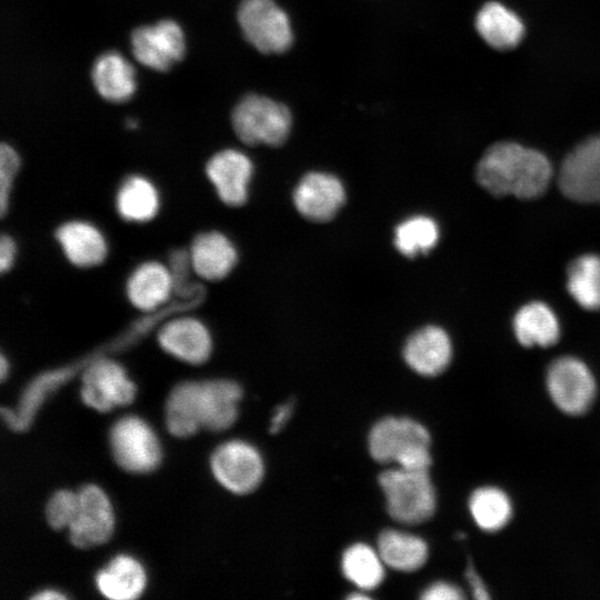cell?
<instances>
[{
	"mask_svg": "<svg viewBox=\"0 0 600 600\" xmlns=\"http://www.w3.org/2000/svg\"><path fill=\"white\" fill-rule=\"evenodd\" d=\"M552 173V166L543 153L510 141L489 147L476 169L477 180L487 191L519 199L542 196Z\"/></svg>",
	"mask_w": 600,
	"mask_h": 600,
	"instance_id": "obj_1",
	"label": "cell"
},
{
	"mask_svg": "<svg viewBox=\"0 0 600 600\" xmlns=\"http://www.w3.org/2000/svg\"><path fill=\"white\" fill-rule=\"evenodd\" d=\"M429 446L428 430L409 418H384L373 426L369 434V451L376 461L396 462L407 470L429 469Z\"/></svg>",
	"mask_w": 600,
	"mask_h": 600,
	"instance_id": "obj_2",
	"label": "cell"
},
{
	"mask_svg": "<svg viewBox=\"0 0 600 600\" xmlns=\"http://www.w3.org/2000/svg\"><path fill=\"white\" fill-rule=\"evenodd\" d=\"M133 343L129 331L119 336L113 343H108L89 361L82 372L81 398L83 402L101 412H107L117 406H127L132 402L136 387L126 374L121 364L114 360L103 358L109 349H119Z\"/></svg>",
	"mask_w": 600,
	"mask_h": 600,
	"instance_id": "obj_3",
	"label": "cell"
},
{
	"mask_svg": "<svg viewBox=\"0 0 600 600\" xmlns=\"http://www.w3.org/2000/svg\"><path fill=\"white\" fill-rule=\"evenodd\" d=\"M387 510L397 521L418 524L436 509V492L428 470L390 469L379 476Z\"/></svg>",
	"mask_w": 600,
	"mask_h": 600,
	"instance_id": "obj_4",
	"label": "cell"
},
{
	"mask_svg": "<svg viewBox=\"0 0 600 600\" xmlns=\"http://www.w3.org/2000/svg\"><path fill=\"white\" fill-rule=\"evenodd\" d=\"M231 120L237 137L251 146L283 143L292 124L290 110L283 103L259 94L242 98Z\"/></svg>",
	"mask_w": 600,
	"mask_h": 600,
	"instance_id": "obj_5",
	"label": "cell"
},
{
	"mask_svg": "<svg viewBox=\"0 0 600 600\" xmlns=\"http://www.w3.org/2000/svg\"><path fill=\"white\" fill-rule=\"evenodd\" d=\"M238 22L247 41L262 53H282L292 44L290 19L273 0H242Z\"/></svg>",
	"mask_w": 600,
	"mask_h": 600,
	"instance_id": "obj_6",
	"label": "cell"
},
{
	"mask_svg": "<svg viewBox=\"0 0 600 600\" xmlns=\"http://www.w3.org/2000/svg\"><path fill=\"white\" fill-rule=\"evenodd\" d=\"M546 382L554 404L568 414H582L596 398L597 383L592 372L574 357L556 359L548 368Z\"/></svg>",
	"mask_w": 600,
	"mask_h": 600,
	"instance_id": "obj_7",
	"label": "cell"
},
{
	"mask_svg": "<svg viewBox=\"0 0 600 600\" xmlns=\"http://www.w3.org/2000/svg\"><path fill=\"white\" fill-rule=\"evenodd\" d=\"M109 438L112 456L122 469L143 473L158 467L161 460L159 441L140 418H121L112 426Z\"/></svg>",
	"mask_w": 600,
	"mask_h": 600,
	"instance_id": "obj_8",
	"label": "cell"
},
{
	"mask_svg": "<svg viewBox=\"0 0 600 600\" xmlns=\"http://www.w3.org/2000/svg\"><path fill=\"white\" fill-rule=\"evenodd\" d=\"M558 186L570 200L600 203V134L587 138L566 156Z\"/></svg>",
	"mask_w": 600,
	"mask_h": 600,
	"instance_id": "obj_9",
	"label": "cell"
},
{
	"mask_svg": "<svg viewBox=\"0 0 600 600\" xmlns=\"http://www.w3.org/2000/svg\"><path fill=\"white\" fill-rule=\"evenodd\" d=\"M211 469L220 484L238 494L254 490L263 477L261 456L243 441H229L217 448Z\"/></svg>",
	"mask_w": 600,
	"mask_h": 600,
	"instance_id": "obj_10",
	"label": "cell"
},
{
	"mask_svg": "<svg viewBox=\"0 0 600 600\" xmlns=\"http://www.w3.org/2000/svg\"><path fill=\"white\" fill-rule=\"evenodd\" d=\"M77 493L78 509L68 527L71 543L78 548H91L107 542L114 526L107 496L93 484L82 487Z\"/></svg>",
	"mask_w": 600,
	"mask_h": 600,
	"instance_id": "obj_11",
	"label": "cell"
},
{
	"mask_svg": "<svg viewBox=\"0 0 600 600\" xmlns=\"http://www.w3.org/2000/svg\"><path fill=\"white\" fill-rule=\"evenodd\" d=\"M134 58L143 66L166 71L184 54V37L178 23L161 20L156 24L141 26L131 33Z\"/></svg>",
	"mask_w": 600,
	"mask_h": 600,
	"instance_id": "obj_12",
	"label": "cell"
},
{
	"mask_svg": "<svg viewBox=\"0 0 600 600\" xmlns=\"http://www.w3.org/2000/svg\"><path fill=\"white\" fill-rule=\"evenodd\" d=\"M158 342L164 351L191 364L206 362L212 350L209 330L191 316L167 318L158 331Z\"/></svg>",
	"mask_w": 600,
	"mask_h": 600,
	"instance_id": "obj_13",
	"label": "cell"
},
{
	"mask_svg": "<svg viewBox=\"0 0 600 600\" xmlns=\"http://www.w3.org/2000/svg\"><path fill=\"white\" fill-rule=\"evenodd\" d=\"M346 193L341 181L324 172H309L293 192L297 210L307 219L324 222L332 219L344 203Z\"/></svg>",
	"mask_w": 600,
	"mask_h": 600,
	"instance_id": "obj_14",
	"label": "cell"
},
{
	"mask_svg": "<svg viewBox=\"0 0 600 600\" xmlns=\"http://www.w3.org/2000/svg\"><path fill=\"white\" fill-rule=\"evenodd\" d=\"M206 173L222 202L239 207L247 201L252 162L243 152L234 149L217 152L207 162Z\"/></svg>",
	"mask_w": 600,
	"mask_h": 600,
	"instance_id": "obj_15",
	"label": "cell"
},
{
	"mask_svg": "<svg viewBox=\"0 0 600 600\" xmlns=\"http://www.w3.org/2000/svg\"><path fill=\"white\" fill-rule=\"evenodd\" d=\"M241 397V387L234 381H196V407L201 427L221 431L232 426Z\"/></svg>",
	"mask_w": 600,
	"mask_h": 600,
	"instance_id": "obj_16",
	"label": "cell"
},
{
	"mask_svg": "<svg viewBox=\"0 0 600 600\" xmlns=\"http://www.w3.org/2000/svg\"><path fill=\"white\" fill-rule=\"evenodd\" d=\"M127 297L133 307L152 313L167 307L173 293V281L169 267L158 261L139 264L127 281Z\"/></svg>",
	"mask_w": 600,
	"mask_h": 600,
	"instance_id": "obj_17",
	"label": "cell"
},
{
	"mask_svg": "<svg viewBox=\"0 0 600 600\" xmlns=\"http://www.w3.org/2000/svg\"><path fill=\"white\" fill-rule=\"evenodd\" d=\"M403 357L416 372L429 377L437 376L443 372L451 361L450 338L439 327H424L408 339Z\"/></svg>",
	"mask_w": 600,
	"mask_h": 600,
	"instance_id": "obj_18",
	"label": "cell"
},
{
	"mask_svg": "<svg viewBox=\"0 0 600 600\" xmlns=\"http://www.w3.org/2000/svg\"><path fill=\"white\" fill-rule=\"evenodd\" d=\"M188 252L193 271L209 281L226 278L238 260L234 246L219 231L197 234Z\"/></svg>",
	"mask_w": 600,
	"mask_h": 600,
	"instance_id": "obj_19",
	"label": "cell"
},
{
	"mask_svg": "<svg viewBox=\"0 0 600 600\" xmlns=\"http://www.w3.org/2000/svg\"><path fill=\"white\" fill-rule=\"evenodd\" d=\"M56 239L66 258L79 268L96 267L107 257L106 239L90 222L83 220L64 222L56 230Z\"/></svg>",
	"mask_w": 600,
	"mask_h": 600,
	"instance_id": "obj_20",
	"label": "cell"
},
{
	"mask_svg": "<svg viewBox=\"0 0 600 600\" xmlns=\"http://www.w3.org/2000/svg\"><path fill=\"white\" fill-rule=\"evenodd\" d=\"M474 24L479 36L498 50L517 47L524 34L522 20L499 2L486 3L477 13Z\"/></svg>",
	"mask_w": 600,
	"mask_h": 600,
	"instance_id": "obj_21",
	"label": "cell"
},
{
	"mask_svg": "<svg viewBox=\"0 0 600 600\" xmlns=\"http://www.w3.org/2000/svg\"><path fill=\"white\" fill-rule=\"evenodd\" d=\"M91 78L98 93L112 102L128 100L136 89L132 66L116 51H108L96 59Z\"/></svg>",
	"mask_w": 600,
	"mask_h": 600,
	"instance_id": "obj_22",
	"label": "cell"
},
{
	"mask_svg": "<svg viewBox=\"0 0 600 600\" xmlns=\"http://www.w3.org/2000/svg\"><path fill=\"white\" fill-rule=\"evenodd\" d=\"M513 331L524 347H550L559 340L560 324L549 306L532 301L522 306L514 314Z\"/></svg>",
	"mask_w": 600,
	"mask_h": 600,
	"instance_id": "obj_23",
	"label": "cell"
},
{
	"mask_svg": "<svg viewBox=\"0 0 600 600\" xmlns=\"http://www.w3.org/2000/svg\"><path fill=\"white\" fill-rule=\"evenodd\" d=\"M101 594L112 600L138 598L146 586V573L141 564L129 556L113 558L96 577Z\"/></svg>",
	"mask_w": 600,
	"mask_h": 600,
	"instance_id": "obj_24",
	"label": "cell"
},
{
	"mask_svg": "<svg viewBox=\"0 0 600 600\" xmlns=\"http://www.w3.org/2000/svg\"><path fill=\"white\" fill-rule=\"evenodd\" d=\"M159 193L154 184L142 176H130L120 186L116 206L119 214L130 222H146L158 212Z\"/></svg>",
	"mask_w": 600,
	"mask_h": 600,
	"instance_id": "obj_25",
	"label": "cell"
},
{
	"mask_svg": "<svg viewBox=\"0 0 600 600\" xmlns=\"http://www.w3.org/2000/svg\"><path fill=\"white\" fill-rule=\"evenodd\" d=\"M378 553L384 564L396 570L414 571L427 561L428 547L417 536L384 530L378 538Z\"/></svg>",
	"mask_w": 600,
	"mask_h": 600,
	"instance_id": "obj_26",
	"label": "cell"
},
{
	"mask_svg": "<svg viewBox=\"0 0 600 600\" xmlns=\"http://www.w3.org/2000/svg\"><path fill=\"white\" fill-rule=\"evenodd\" d=\"M567 288L576 302L586 310L600 309V256L587 253L568 267Z\"/></svg>",
	"mask_w": 600,
	"mask_h": 600,
	"instance_id": "obj_27",
	"label": "cell"
},
{
	"mask_svg": "<svg viewBox=\"0 0 600 600\" xmlns=\"http://www.w3.org/2000/svg\"><path fill=\"white\" fill-rule=\"evenodd\" d=\"M469 509L477 526L489 532L502 529L512 516L508 494L496 487L477 489L470 497Z\"/></svg>",
	"mask_w": 600,
	"mask_h": 600,
	"instance_id": "obj_28",
	"label": "cell"
},
{
	"mask_svg": "<svg viewBox=\"0 0 600 600\" xmlns=\"http://www.w3.org/2000/svg\"><path fill=\"white\" fill-rule=\"evenodd\" d=\"M383 564L378 551L363 543L351 546L342 557L344 576L362 590H372L382 582Z\"/></svg>",
	"mask_w": 600,
	"mask_h": 600,
	"instance_id": "obj_29",
	"label": "cell"
},
{
	"mask_svg": "<svg viewBox=\"0 0 600 600\" xmlns=\"http://www.w3.org/2000/svg\"><path fill=\"white\" fill-rule=\"evenodd\" d=\"M166 424L176 437H189L200 428L194 407V381L177 384L170 392L166 404Z\"/></svg>",
	"mask_w": 600,
	"mask_h": 600,
	"instance_id": "obj_30",
	"label": "cell"
},
{
	"mask_svg": "<svg viewBox=\"0 0 600 600\" xmlns=\"http://www.w3.org/2000/svg\"><path fill=\"white\" fill-rule=\"evenodd\" d=\"M439 239V228L429 217L417 216L400 223L394 232V246L400 253L412 258L432 249Z\"/></svg>",
	"mask_w": 600,
	"mask_h": 600,
	"instance_id": "obj_31",
	"label": "cell"
},
{
	"mask_svg": "<svg viewBox=\"0 0 600 600\" xmlns=\"http://www.w3.org/2000/svg\"><path fill=\"white\" fill-rule=\"evenodd\" d=\"M169 269L172 276L176 298L203 301L204 288L200 283L191 281V271L193 269L187 250L177 249L170 253Z\"/></svg>",
	"mask_w": 600,
	"mask_h": 600,
	"instance_id": "obj_32",
	"label": "cell"
},
{
	"mask_svg": "<svg viewBox=\"0 0 600 600\" xmlns=\"http://www.w3.org/2000/svg\"><path fill=\"white\" fill-rule=\"evenodd\" d=\"M78 509V493L59 490L49 499L46 507V518L54 530L68 528Z\"/></svg>",
	"mask_w": 600,
	"mask_h": 600,
	"instance_id": "obj_33",
	"label": "cell"
},
{
	"mask_svg": "<svg viewBox=\"0 0 600 600\" xmlns=\"http://www.w3.org/2000/svg\"><path fill=\"white\" fill-rule=\"evenodd\" d=\"M20 168V158L16 150L2 143L0 147V212L4 217L10 207L11 191Z\"/></svg>",
	"mask_w": 600,
	"mask_h": 600,
	"instance_id": "obj_34",
	"label": "cell"
},
{
	"mask_svg": "<svg viewBox=\"0 0 600 600\" xmlns=\"http://www.w3.org/2000/svg\"><path fill=\"white\" fill-rule=\"evenodd\" d=\"M421 598L424 600H459L463 598V593L454 584L436 582L423 591Z\"/></svg>",
	"mask_w": 600,
	"mask_h": 600,
	"instance_id": "obj_35",
	"label": "cell"
},
{
	"mask_svg": "<svg viewBox=\"0 0 600 600\" xmlns=\"http://www.w3.org/2000/svg\"><path fill=\"white\" fill-rule=\"evenodd\" d=\"M17 257V243L9 234H2L0 239V270L9 271Z\"/></svg>",
	"mask_w": 600,
	"mask_h": 600,
	"instance_id": "obj_36",
	"label": "cell"
},
{
	"mask_svg": "<svg viewBox=\"0 0 600 600\" xmlns=\"http://www.w3.org/2000/svg\"><path fill=\"white\" fill-rule=\"evenodd\" d=\"M292 411H293L292 401H289L279 406L271 418L270 432L271 433L279 432L289 421L292 414Z\"/></svg>",
	"mask_w": 600,
	"mask_h": 600,
	"instance_id": "obj_37",
	"label": "cell"
},
{
	"mask_svg": "<svg viewBox=\"0 0 600 600\" xmlns=\"http://www.w3.org/2000/svg\"><path fill=\"white\" fill-rule=\"evenodd\" d=\"M466 574L474 598L479 600H486L490 598V594L488 593L482 579L479 577L472 566H468Z\"/></svg>",
	"mask_w": 600,
	"mask_h": 600,
	"instance_id": "obj_38",
	"label": "cell"
},
{
	"mask_svg": "<svg viewBox=\"0 0 600 600\" xmlns=\"http://www.w3.org/2000/svg\"><path fill=\"white\" fill-rule=\"evenodd\" d=\"M32 599L34 600H61L66 599V596L60 593L57 590H42L38 593H36Z\"/></svg>",
	"mask_w": 600,
	"mask_h": 600,
	"instance_id": "obj_39",
	"label": "cell"
},
{
	"mask_svg": "<svg viewBox=\"0 0 600 600\" xmlns=\"http://www.w3.org/2000/svg\"><path fill=\"white\" fill-rule=\"evenodd\" d=\"M8 362H7V359L6 357L2 354L1 358H0V376H1V380L6 379V376H7V372H8Z\"/></svg>",
	"mask_w": 600,
	"mask_h": 600,
	"instance_id": "obj_40",
	"label": "cell"
},
{
	"mask_svg": "<svg viewBox=\"0 0 600 600\" xmlns=\"http://www.w3.org/2000/svg\"><path fill=\"white\" fill-rule=\"evenodd\" d=\"M348 598H349V599H354V600H357V599H368V597H367L366 594H363V593H360V594H358V593H352V594L349 596Z\"/></svg>",
	"mask_w": 600,
	"mask_h": 600,
	"instance_id": "obj_41",
	"label": "cell"
}]
</instances>
